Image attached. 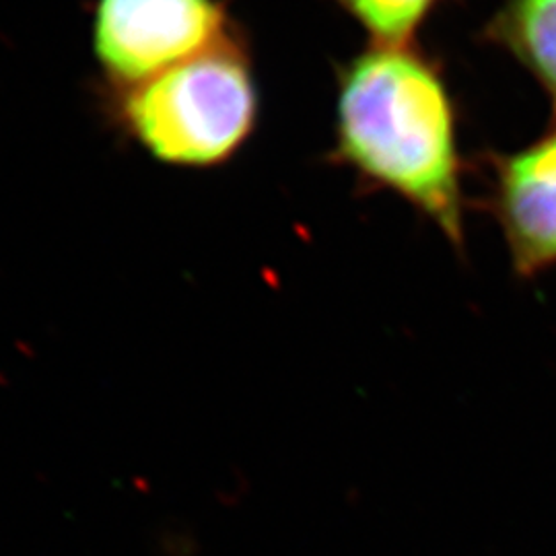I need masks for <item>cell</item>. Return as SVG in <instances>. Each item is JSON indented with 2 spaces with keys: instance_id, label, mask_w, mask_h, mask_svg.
Returning a JSON list of instances; mask_svg holds the SVG:
<instances>
[{
  "instance_id": "obj_1",
  "label": "cell",
  "mask_w": 556,
  "mask_h": 556,
  "mask_svg": "<svg viewBox=\"0 0 556 556\" xmlns=\"http://www.w3.org/2000/svg\"><path fill=\"white\" fill-rule=\"evenodd\" d=\"M332 161L415 206L464 250L456 105L415 43H371L338 68Z\"/></svg>"
},
{
  "instance_id": "obj_6",
  "label": "cell",
  "mask_w": 556,
  "mask_h": 556,
  "mask_svg": "<svg viewBox=\"0 0 556 556\" xmlns=\"http://www.w3.org/2000/svg\"><path fill=\"white\" fill-rule=\"evenodd\" d=\"M369 34L371 43H413L420 25L443 0H334Z\"/></svg>"
},
{
  "instance_id": "obj_3",
  "label": "cell",
  "mask_w": 556,
  "mask_h": 556,
  "mask_svg": "<svg viewBox=\"0 0 556 556\" xmlns=\"http://www.w3.org/2000/svg\"><path fill=\"white\" fill-rule=\"evenodd\" d=\"M227 36L219 0H100L93 50L110 77L139 85Z\"/></svg>"
},
{
  "instance_id": "obj_5",
  "label": "cell",
  "mask_w": 556,
  "mask_h": 556,
  "mask_svg": "<svg viewBox=\"0 0 556 556\" xmlns=\"http://www.w3.org/2000/svg\"><path fill=\"white\" fill-rule=\"evenodd\" d=\"M493 41L540 83L556 118V0H503L484 27Z\"/></svg>"
},
{
  "instance_id": "obj_4",
  "label": "cell",
  "mask_w": 556,
  "mask_h": 556,
  "mask_svg": "<svg viewBox=\"0 0 556 556\" xmlns=\"http://www.w3.org/2000/svg\"><path fill=\"white\" fill-rule=\"evenodd\" d=\"M491 208L519 277L556 266V118L530 147L491 157Z\"/></svg>"
},
{
  "instance_id": "obj_2",
  "label": "cell",
  "mask_w": 556,
  "mask_h": 556,
  "mask_svg": "<svg viewBox=\"0 0 556 556\" xmlns=\"http://www.w3.org/2000/svg\"><path fill=\"white\" fill-rule=\"evenodd\" d=\"M252 62L233 36L130 87L122 116L155 160L213 167L233 157L258 122Z\"/></svg>"
}]
</instances>
